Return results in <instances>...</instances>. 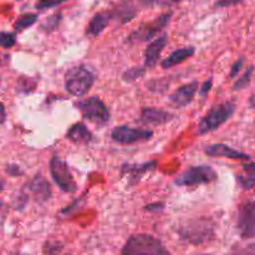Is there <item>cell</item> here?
<instances>
[{
  "label": "cell",
  "mask_w": 255,
  "mask_h": 255,
  "mask_svg": "<svg viewBox=\"0 0 255 255\" xmlns=\"http://www.w3.org/2000/svg\"><path fill=\"white\" fill-rule=\"evenodd\" d=\"M178 236L187 243L199 246L212 241L216 236V223L209 218L191 219L178 227Z\"/></svg>",
  "instance_id": "6da1fadb"
},
{
  "label": "cell",
  "mask_w": 255,
  "mask_h": 255,
  "mask_svg": "<svg viewBox=\"0 0 255 255\" xmlns=\"http://www.w3.org/2000/svg\"><path fill=\"white\" fill-rule=\"evenodd\" d=\"M94 82V72L82 65L71 67L65 75V89L72 96H85L91 90Z\"/></svg>",
  "instance_id": "7a4b0ae2"
},
{
  "label": "cell",
  "mask_w": 255,
  "mask_h": 255,
  "mask_svg": "<svg viewBox=\"0 0 255 255\" xmlns=\"http://www.w3.org/2000/svg\"><path fill=\"white\" fill-rule=\"evenodd\" d=\"M168 255L163 244L149 234H134L122 248V255Z\"/></svg>",
  "instance_id": "3957f363"
},
{
  "label": "cell",
  "mask_w": 255,
  "mask_h": 255,
  "mask_svg": "<svg viewBox=\"0 0 255 255\" xmlns=\"http://www.w3.org/2000/svg\"><path fill=\"white\" fill-rule=\"evenodd\" d=\"M236 112V104L232 101H227L224 104L218 105V106L213 107L203 119L199 121L198 129L197 133L198 134H206L208 132L216 131L217 128L226 124L229 119Z\"/></svg>",
  "instance_id": "277c9868"
},
{
  "label": "cell",
  "mask_w": 255,
  "mask_h": 255,
  "mask_svg": "<svg viewBox=\"0 0 255 255\" xmlns=\"http://www.w3.org/2000/svg\"><path fill=\"white\" fill-rule=\"evenodd\" d=\"M217 179V172L211 166H192L182 172L174 183L179 187H193L198 184H207Z\"/></svg>",
  "instance_id": "5b68a950"
},
{
  "label": "cell",
  "mask_w": 255,
  "mask_h": 255,
  "mask_svg": "<svg viewBox=\"0 0 255 255\" xmlns=\"http://www.w3.org/2000/svg\"><path fill=\"white\" fill-rule=\"evenodd\" d=\"M76 107L80 110L82 117L92 124L106 125L110 121V111L99 97L94 96L82 100L77 102Z\"/></svg>",
  "instance_id": "8992f818"
},
{
  "label": "cell",
  "mask_w": 255,
  "mask_h": 255,
  "mask_svg": "<svg viewBox=\"0 0 255 255\" xmlns=\"http://www.w3.org/2000/svg\"><path fill=\"white\" fill-rule=\"evenodd\" d=\"M49 166L50 174H51L54 182L61 191L66 192V193L76 192L77 184L75 182L74 177H72L71 172H70V168L66 164V162L62 161L60 157L54 156L51 161H50Z\"/></svg>",
  "instance_id": "52a82bcc"
},
{
  "label": "cell",
  "mask_w": 255,
  "mask_h": 255,
  "mask_svg": "<svg viewBox=\"0 0 255 255\" xmlns=\"http://www.w3.org/2000/svg\"><path fill=\"white\" fill-rule=\"evenodd\" d=\"M172 17V12H166V14L159 15L158 17H156L154 20L148 22H144V24L139 25L133 32L128 36V39L131 41H148L152 37L157 36L159 32L163 30V27L167 26V24L169 22Z\"/></svg>",
  "instance_id": "ba28073f"
},
{
  "label": "cell",
  "mask_w": 255,
  "mask_h": 255,
  "mask_svg": "<svg viewBox=\"0 0 255 255\" xmlns=\"http://www.w3.org/2000/svg\"><path fill=\"white\" fill-rule=\"evenodd\" d=\"M237 228L242 238H255V201H246L239 206Z\"/></svg>",
  "instance_id": "9c48e42d"
},
{
  "label": "cell",
  "mask_w": 255,
  "mask_h": 255,
  "mask_svg": "<svg viewBox=\"0 0 255 255\" xmlns=\"http://www.w3.org/2000/svg\"><path fill=\"white\" fill-rule=\"evenodd\" d=\"M153 136L149 128H133L129 126H117L112 129L111 137L115 142L121 144H132L136 142L148 141Z\"/></svg>",
  "instance_id": "30bf717a"
},
{
  "label": "cell",
  "mask_w": 255,
  "mask_h": 255,
  "mask_svg": "<svg viewBox=\"0 0 255 255\" xmlns=\"http://www.w3.org/2000/svg\"><path fill=\"white\" fill-rule=\"evenodd\" d=\"M174 117L176 116L173 114H171L168 111H164V110L146 107V109H142L139 122L143 125H147V126H158V125L168 124Z\"/></svg>",
  "instance_id": "8fae6325"
},
{
  "label": "cell",
  "mask_w": 255,
  "mask_h": 255,
  "mask_svg": "<svg viewBox=\"0 0 255 255\" xmlns=\"http://www.w3.org/2000/svg\"><path fill=\"white\" fill-rule=\"evenodd\" d=\"M197 90H198V82L193 81L189 84L178 87L172 95H169V102L174 107H184L191 104L194 99Z\"/></svg>",
  "instance_id": "7c38bea8"
},
{
  "label": "cell",
  "mask_w": 255,
  "mask_h": 255,
  "mask_svg": "<svg viewBox=\"0 0 255 255\" xmlns=\"http://www.w3.org/2000/svg\"><path fill=\"white\" fill-rule=\"evenodd\" d=\"M27 191L31 193L34 199L39 203H44L51 198V188L46 179L37 174L27 183Z\"/></svg>",
  "instance_id": "4fadbf2b"
},
{
  "label": "cell",
  "mask_w": 255,
  "mask_h": 255,
  "mask_svg": "<svg viewBox=\"0 0 255 255\" xmlns=\"http://www.w3.org/2000/svg\"><path fill=\"white\" fill-rule=\"evenodd\" d=\"M168 41V37H167L166 32H163L162 35H158L151 44L147 46L146 52H144V65L146 67H154L158 62L159 56H161V52L163 51L164 46L167 45Z\"/></svg>",
  "instance_id": "5bb4252c"
},
{
  "label": "cell",
  "mask_w": 255,
  "mask_h": 255,
  "mask_svg": "<svg viewBox=\"0 0 255 255\" xmlns=\"http://www.w3.org/2000/svg\"><path fill=\"white\" fill-rule=\"evenodd\" d=\"M111 19L119 24H126L137 15V9L131 0H124L112 10H110Z\"/></svg>",
  "instance_id": "9a60e30c"
},
{
  "label": "cell",
  "mask_w": 255,
  "mask_h": 255,
  "mask_svg": "<svg viewBox=\"0 0 255 255\" xmlns=\"http://www.w3.org/2000/svg\"><path fill=\"white\" fill-rule=\"evenodd\" d=\"M204 152H206L208 156L211 157H226V158L231 159H249L251 156L244 152L237 151V149L232 148V147L227 146L224 143H216L211 144V146H207L204 148Z\"/></svg>",
  "instance_id": "2e32d148"
},
{
  "label": "cell",
  "mask_w": 255,
  "mask_h": 255,
  "mask_svg": "<svg viewBox=\"0 0 255 255\" xmlns=\"http://www.w3.org/2000/svg\"><path fill=\"white\" fill-rule=\"evenodd\" d=\"M156 162H146V163H137V164H125L122 167V176L128 174L129 176V184H134L142 178L146 173L154 169Z\"/></svg>",
  "instance_id": "e0dca14e"
},
{
  "label": "cell",
  "mask_w": 255,
  "mask_h": 255,
  "mask_svg": "<svg viewBox=\"0 0 255 255\" xmlns=\"http://www.w3.org/2000/svg\"><path fill=\"white\" fill-rule=\"evenodd\" d=\"M110 20H112L110 10L109 11H100L95 14L92 19L90 20L89 25H87V35H90V36H99L106 29Z\"/></svg>",
  "instance_id": "ac0fdd59"
},
{
  "label": "cell",
  "mask_w": 255,
  "mask_h": 255,
  "mask_svg": "<svg viewBox=\"0 0 255 255\" xmlns=\"http://www.w3.org/2000/svg\"><path fill=\"white\" fill-rule=\"evenodd\" d=\"M194 54H196V47L193 46H187L183 47V49L174 50L171 55H168L162 61V67L163 69H171V67H174L177 65L182 64L183 61H186L187 59L192 57Z\"/></svg>",
  "instance_id": "d6986e66"
},
{
  "label": "cell",
  "mask_w": 255,
  "mask_h": 255,
  "mask_svg": "<svg viewBox=\"0 0 255 255\" xmlns=\"http://www.w3.org/2000/svg\"><path fill=\"white\" fill-rule=\"evenodd\" d=\"M66 136L76 144H89L92 141V133L84 124H75L70 127Z\"/></svg>",
  "instance_id": "ffe728a7"
},
{
  "label": "cell",
  "mask_w": 255,
  "mask_h": 255,
  "mask_svg": "<svg viewBox=\"0 0 255 255\" xmlns=\"http://www.w3.org/2000/svg\"><path fill=\"white\" fill-rule=\"evenodd\" d=\"M37 17L39 16L36 14H30V12L20 15L16 19V21L14 22L15 31H24V30H26L27 27H30L36 22Z\"/></svg>",
  "instance_id": "44dd1931"
},
{
  "label": "cell",
  "mask_w": 255,
  "mask_h": 255,
  "mask_svg": "<svg viewBox=\"0 0 255 255\" xmlns=\"http://www.w3.org/2000/svg\"><path fill=\"white\" fill-rule=\"evenodd\" d=\"M146 74V67H141V66H133L129 67L126 72L124 74V80L126 82H134L136 80L141 79L142 76H144Z\"/></svg>",
  "instance_id": "7402d4cb"
},
{
  "label": "cell",
  "mask_w": 255,
  "mask_h": 255,
  "mask_svg": "<svg viewBox=\"0 0 255 255\" xmlns=\"http://www.w3.org/2000/svg\"><path fill=\"white\" fill-rule=\"evenodd\" d=\"M253 71H254L253 66H251V67H248V69H247V71L244 72V74L242 75V76L239 77V79L237 80L236 82H234V85H233L234 91H238V90L246 89V87L248 86L249 84H251L252 76H253Z\"/></svg>",
  "instance_id": "603a6c76"
},
{
  "label": "cell",
  "mask_w": 255,
  "mask_h": 255,
  "mask_svg": "<svg viewBox=\"0 0 255 255\" xmlns=\"http://www.w3.org/2000/svg\"><path fill=\"white\" fill-rule=\"evenodd\" d=\"M60 20H61V14L60 12H56V14L51 15V16L47 17L44 22L41 24V30L46 32H51L59 26Z\"/></svg>",
  "instance_id": "cb8c5ba5"
},
{
  "label": "cell",
  "mask_w": 255,
  "mask_h": 255,
  "mask_svg": "<svg viewBox=\"0 0 255 255\" xmlns=\"http://www.w3.org/2000/svg\"><path fill=\"white\" fill-rule=\"evenodd\" d=\"M142 5L144 6H149V7H154V6H169V5L173 4H178L181 2L182 0H139Z\"/></svg>",
  "instance_id": "d4e9b609"
},
{
  "label": "cell",
  "mask_w": 255,
  "mask_h": 255,
  "mask_svg": "<svg viewBox=\"0 0 255 255\" xmlns=\"http://www.w3.org/2000/svg\"><path fill=\"white\" fill-rule=\"evenodd\" d=\"M16 42V37L12 32H7V31H1L0 34V44L4 49H10L12 47Z\"/></svg>",
  "instance_id": "484cf974"
},
{
  "label": "cell",
  "mask_w": 255,
  "mask_h": 255,
  "mask_svg": "<svg viewBox=\"0 0 255 255\" xmlns=\"http://www.w3.org/2000/svg\"><path fill=\"white\" fill-rule=\"evenodd\" d=\"M232 255H255V243L248 246H236L232 251Z\"/></svg>",
  "instance_id": "4316f807"
},
{
  "label": "cell",
  "mask_w": 255,
  "mask_h": 255,
  "mask_svg": "<svg viewBox=\"0 0 255 255\" xmlns=\"http://www.w3.org/2000/svg\"><path fill=\"white\" fill-rule=\"evenodd\" d=\"M237 179H238V183L241 184L243 188H255V174L253 173H248V176H238Z\"/></svg>",
  "instance_id": "83f0119b"
},
{
  "label": "cell",
  "mask_w": 255,
  "mask_h": 255,
  "mask_svg": "<svg viewBox=\"0 0 255 255\" xmlns=\"http://www.w3.org/2000/svg\"><path fill=\"white\" fill-rule=\"evenodd\" d=\"M65 1H69V0H39V1L35 4V7L39 10H45L49 9V7L57 6V5L62 4Z\"/></svg>",
  "instance_id": "f1b7e54d"
},
{
  "label": "cell",
  "mask_w": 255,
  "mask_h": 255,
  "mask_svg": "<svg viewBox=\"0 0 255 255\" xmlns=\"http://www.w3.org/2000/svg\"><path fill=\"white\" fill-rule=\"evenodd\" d=\"M243 64H244L243 57H241V59H238L236 62H234L233 66H232L231 69V72H229V77H231V79H234V77L238 75V72L241 71V69L243 67Z\"/></svg>",
  "instance_id": "f546056e"
},
{
  "label": "cell",
  "mask_w": 255,
  "mask_h": 255,
  "mask_svg": "<svg viewBox=\"0 0 255 255\" xmlns=\"http://www.w3.org/2000/svg\"><path fill=\"white\" fill-rule=\"evenodd\" d=\"M5 172L7 174H10V176H20V174H22L21 168L19 166H16V164H7L5 167Z\"/></svg>",
  "instance_id": "4dcf8cb0"
},
{
  "label": "cell",
  "mask_w": 255,
  "mask_h": 255,
  "mask_svg": "<svg viewBox=\"0 0 255 255\" xmlns=\"http://www.w3.org/2000/svg\"><path fill=\"white\" fill-rule=\"evenodd\" d=\"M144 209L146 211H149V212H154V213H159V212H162L164 209V203H159V202H157V203H152V204H148V206L144 207Z\"/></svg>",
  "instance_id": "1f68e13d"
},
{
  "label": "cell",
  "mask_w": 255,
  "mask_h": 255,
  "mask_svg": "<svg viewBox=\"0 0 255 255\" xmlns=\"http://www.w3.org/2000/svg\"><path fill=\"white\" fill-rule=\"evenodd\" d=\"M61 248H62V247L60 246V244L52 243V242H50V243H47L46 246H45V253H50V254L57 253L59 251H61Z\"/></svg>",
  "instance_id": "d6a6232c"
},
{
  "label": "cell",
  "mask_w": 255,
  "mask_h": 255,
  "mask_svg": "<svg viewBox=\"0 0 255 255\" xmlns=\"http://www.w3.org/2000/svg\"><path fill=\"white\" fill-rule=\"evenodd\" d=\"M212 85H213V81H212V79L207 80V81L204 82L203 85H202V87H201V89H199V94H201L202 97H206L207 96V94H208V92L211 91Z\"/></svg>",
  "instance_id": "836d02e7"
},
{
  "label": "cell",
  "mask_w": 255,
  "mask_h": 255,
  "mask_svg": "<svg viewBox=\"0 0 255 255\" xmlns=\"http://www.w3.org/2000/svg\"><path fill=\"white\" fill-rule=\"evenodd\" d=\"M27 203V197L25 194H21V196H17L14 201L15 208H24Z\"/></svg>",
  "instance_id": "e575fe53"
},
{
  "label": "cell",
  "mask_w": 255,
  "mask_h": 255,
  "mask_svg": "<svg viewBox=\"0 0 255 255\" xmlns=\"http://www.w3.org/2000/svg\"><path fill=\"white\" fill-rule=\"evenodd\" d=\"M238 2H241V0H221V1H217L216 5L217 6L224 7V6H232V5L238 4Z\"/></svg>",
  "instance_id": "d590c367"
},
{
  "label": "cell",
  "mask_w": 255,
  "mask_h": 255,
  "mask_svg": "<svg viewBox=\"0 0 255 255\" xmlns=\"http://www.w3.org/2000/svg\"><path fill=\"white\" fill-rule=\"evenodd\" d=\"M244 171L247 173H253L255 174V163H248V164H244Z\"/></svg>",
  "instance_id": "8d00e7d4"
},
{
  "label": "cell",
  "mask_w": 255,
  "mask_h": 255,
  "mask_svg": "<svg viewBox=\"0 0 255 255\" xmlns=\"http://www.w3.org/2000/svg\"><path fill=\"white\" fill-rule=\"evenodd\" d=\"M249 106H251L252 109L255 110V94L252 95V97L249 99Z\"/></svg>",
  "instance_id": "74e56055"
},
{
  "label": "cell",
  "mask_w": 255,
  "mask_h": 255,
  "mask_svg": "<svg viewBox=\"0 0 255 255\" xmlns=\"http://www.w3.org/2000/svg\"><path fill=\"white\" fill-rule=\"evenodd\" d=\"M9 255H21L20 253H11V254H9Z\"/></svg>",
  "instance_id": "f35d334b"
},
{
  "label": "cell",
  "mask_w": 255,
  "mask_h": 255,
  "mask_svg": "<svg viewBox=\"0 0 255 255\" xmlns=\"http://www.w3.org/2000/svg\"><path fill=\"white\" fill-rule=\"evenodd\" d=\"M139 255H152V254H139Z\"/></svg>",
  "instance_id": "ab89813d"
},
{
  "label": "cell",
  "mask_w": 255,
  "mask_h": 255,
  "mask_svg": "<svg viewBox=\"0 0 255 255\" xmlns=\"http://www.w3.org/2000/svg\"><path fill=\"white\" fill-rule=\"evenodd\" d=\"M199 255H209V254H199Z\"/></svg>",
  "instance_id": "60d3db41"
}]
</instances>
